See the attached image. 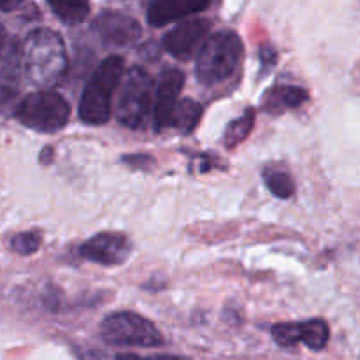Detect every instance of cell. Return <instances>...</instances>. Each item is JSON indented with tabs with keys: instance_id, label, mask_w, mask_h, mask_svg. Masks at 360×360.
<instances>
[{
	"instance_id": "obj_1",
	"label": "cell",
	"mask_w": 360,
	"mask_h": 360,
	"mask_svg": "<svg viewBox=\"0 0 360 360\" xmlns=\"http://www.w3.org/2000/svg\"><path fill=\"white\" fill-rule=\"evenodd\" d=\"M23 74L39 90H51L67 72V51L62 37L49 28H35L21 42Z\"/></svg>"
},
{
	"instance_id": "obj_2",
	"label": "cell",
	"mask_w": 360,
	"mask_h": 360,
	"mask_svg": "<svg viewBox=\"0 0 360 360\" xmlns=\"http://www.w3.org/2000/svg\"><path fill=\"white\" fill-rule=\"evenodd\" d=\"M125 62L122 56L111 55L102 60L101 65L91 74L83 90L79 102V118L88 125H104L111 118L112 97L120 86Z\"/></svg>"
},
{
	"instance_id": "obj_3",
	"label": "cell",
	"mask_w": 360,
	"mask_h": 360,
	"mask_svg": "<svg viewBox=\"0 0 360 360\" xmlns=\"http://www.w3.org/2000/svg\"><path fill=\"white\" fill-rule=\"evenodd\" d=\"M243 56V41L232 30L210 35L197 55L195 76L204 86H213L229 79L238 69Z\"/></svg>"
},
{
	"instance_id": "obj_4",
	"label": "cell",
	"mask_w": 360,
	"mask_h": 360,
	"mask_svg": "<svg viewBox=\"0 0 360 360\" xmlns=\"http://www.w3.org/2000/svg\"><path fill=\"white\" fill-rule=\"evenodd\" d=\"M155 83L141 67H132L123 76L116 101V120L129 129H143L155 105Z\"/></svg>"
},
{
	"instance_id": "obj_5",
	"label": "cell",
	"mask_w": 360,
	"mask_h": 360,
	"mask_svg": "<svg viewBox=\"0 0 360 360\" xmlns=\"http://www.w3.org/2000/svg\"><path fill=\"white\" fill-rule=\"evenodd\" d=\"M14 118L27 129L41 134L62 130L70 118V105L53 90L28 94L14 109Z\"/></svg>"
},
{
	"instance_id": "obj_6",
	"label": "cell",
	"mask_w": 360,
	"mask_h": 360,
	"mask_svg": "<svg viewBox=\"0 0 360 360\" xmlns=\"http://www.w3.org/2000/svg\"><path fill=\"white\" fill-rule=\"evenodd\" d=\"M101 334L105 343L115 347L151 348L164 343V338L153 322L132 311H118L105 316Z\"/></svg>"
},
{
	"instance_id": "obj_7",
	"label": "cell",
	"mask_w": 360,
	"mask_h": 360,
	"mask_svg": "<svg viewBox=\"0 0 360 360\" xmlns=\"http://www.w3.org/2000/svg\"><path fill=\"white\" fill-rule=\"evenodd\" d=\"M132 253V243L120 232H101L84 241L79 248V255L90 262L101 266H122Z\"/></svg>"
},
{
	"instance_id": "obj_8",
	"label": "cell",
	"mask_w": 360,
	"mask_h": 360,
	"mask_svg": "<svg viewBox=\"0 0 360 360\" xmlns=\"http://www.w3.org/2000/svg\"><path fill=\"white\" fill-rule=\"evenodd\" d=\"M211 30V21L186 20L164 35V49L178 60H190L199 55Z\"/></svg>"
},
{
	"instance_id": "obj_9",
	"label": "cell",
	"mask_w": 360,
	"mask_h": 360,
	"mask_svg": "<svg viewBox=\"0 0 360 360\" xmlns=\"http://www.w3.org/2000/svg\"><path fill=\"white\" fill-rule=\"evenodd\" d=\"M185 84V76L176 67H167L160 72L155 88V105H153V123L157 130L171 129L172 115L178 105V97Z\"/></svg>"
},
{
	"instance_id": "obj_10",
	"label": "cell",
	"mask_w": 360,
	"mask_h": 360,
	"mask_svg": "<svg viewBox=\"0 0 360 360\" xmlns=\"http://www.w3.org/2000/svg\"><path fill=\"white\" fill-rule=\"evenodd\" d=\"M273 338L280 347L290 348L302 343L311 350L319 352L329 343L330 329L322 319L306 320L301 323H278L273 327Z\"/></svg>"
},
{
	"instance_id": "obj_11",
	"label": "cell",
	"mask_w": 360,
	"mask_h": 360,
	"mask_svg": "<svg viewBox=\"0 0 360 360\" xmlns=\"http://www.w3.org/2000/svg\"><path fill=\"white\" fill-rule=\"evenodd\" d=\"M94 30L105 46L111 48H129L136 44L143 35V28L129 14L118 11H105L94 21Z\"/></svg>"
},
{
	"instance_id": "obj_12",
	"label": "cell",
	"mask_w": 360,
	"mask_h": 360,
	"mask_svg": "<svg viewBox=\"0 0 360 360\" xmlns=\"http://www.w3.org/2000/svg\"><path fill=\"white\" fill-rule=\"evenodd\" d=\"M23 51L16 37H6L0 46V111L9 108L20 90Z\"/></svg>"
},
{
	"instance_id": "obj_13",
	"label": "cell",
	"mask_w": 360,
	"mask_h": 360,
	"mask_svg": "<svg viewBox=\"0 0 360 360\" xmlns=\"http://www.w3.org/2000/svg\"><path fill=\"white\" fill-rule=\"evenodd\" d=\"M210 0H151L148 7V23L151 27H164L172 21L206 11Z\"/></svg>"
},
{
	"instance_id": "obj_14",
	"label": "cell",
	"mask_w": 360,
	"mask_h": 360,
	"mask_svg": "<svg viewBox=\"0 0 360 360\" xmlns=\"http://www.w3.org/2000/svg\"><path fill=\"white\" fill-rule=\"evenodd\" d=\"M308 91L304 88H299V86H290V84H281V86L273 88L269 94L266 95V101L264 104L267 102V109L271 112H276V111H283V109H295L299 105L304 104L308 101Z\"/></svg>"
},
{
	"instance_id": "obj_15",
	"label": "cell",
	"mask_w": 360,
	"mask_h": 360,
	"mask_svg": "<svg viewBox=\"0 0 360 360\" xmlns=\"http://www.w3.org/2000/svg\"><path fill=\"white\" fill-rule=\"evenodd\" d=\"M55 16L65 25H79L90 14L88 0H46Z\"/></svg>"
},
{
	"instance_id": "obj_16",
	"label": "cell",
	"mask_w": 360,
	"mask_h": 360,
	"mask_svg": "<svg viewBox=\"0 0 360 360\" xmlns=\"http://www.w3.org/2000/svg\"><path fill=\"white\" fill-rule=\"evenodd\" d=\"M202 118V105L193 98H181L172 115V125L181 134H192Z\"/></svg>"
},
{
	"instance_id": "obj_17",
	"label": "cell",
	"mask_w": 360,
	"mask_h": 360,
	"mask_svg": "<svg viewBox=\"0 0 360 360\" xmlns=\"http://www.w3.org/2000/svg\"><path fill=\"white\" fill-rule=\"evenodd\" d=\"M253 123H255V111L253 109H246L245 115L229 123L227 130L224 134L225 146L234 148L238 144H241L250 136V132H252Z\"/></svg>"
},
{
	"instance_id": "obj_18",
	"label": "cell",
	"mask_w": 360,
	"mask_h": 360,
	"mask_svg": "<svg viewBox=\"0 0 360 360\" xmlns=\"http://www.w3.org/2000/svg\"><path fill=\"white\" fill-rule=\"evenodd\" d=\"M264 178H266V186L269 188V192L273 193V195L280 197V199H288V197L294 195L295 185L287 172L267 171L266 174H264Z\"/></svg>"
},
{
	"instance_id": "obj_19",
	"label": "cell",
	"mask_w": 360,
	"mask_h": 360,
	"mask_svg": "<svg viewBox=\"0 0 360 360\" xmlns=\"http://www.w3.org/2000/svg\"><path fill=\"white\" fill-rule=\"evenodd\" d=\"M42 245V236L37 231H28L16 234L11 239V250L20 255H32L37 252Z\"/></svg>"
},
{
	"instance_id": "obj_20",
	"label": "cell",
	"mask_w": 360,
	"mask_h": 360,
	"mask_svg": "<svg viewBox=\"0 0 360 360\" xmlns=\"http://www.w3.org/2000/svg\"><path fill=\"white\" fill-rule=\"evenodd\" d=\"M116 360H188V359L176 357V355H153V357H141V355L127 354V355H120Z\"/></svg>"
},
{
	"instance_id": "obj_21",
	"label": "cell",
	"mask_w": 360,
	"mask_h": 360,
	"mask_svg": "<svg viewBox=\"0 0 360 360\" xmlns=\"http://www.w3.org/2000/svg\"><path fill=\"white\" fill-rule=\"evenodd\" d=\"M23 2L25 0H0V11H6V13H9V11L18 9V7H20Z\"/></svg>"
},
{
	"instance_id": "obj_22",
	"label": "cell",
	"mask_w": 360,
	"mask_h": 360,
	"mask_svg": "<svg viewBox=\"0 0 360 360\" xmlns=\"http://www.w3.org/2000/svg\"><path fill=\"white\" fill-rule=\"evenodd\" d=\"M6 37H7L6 30H4V27H2V25H0V46H2V42L6 41Z\"/></svg>"
}]
</instances>
